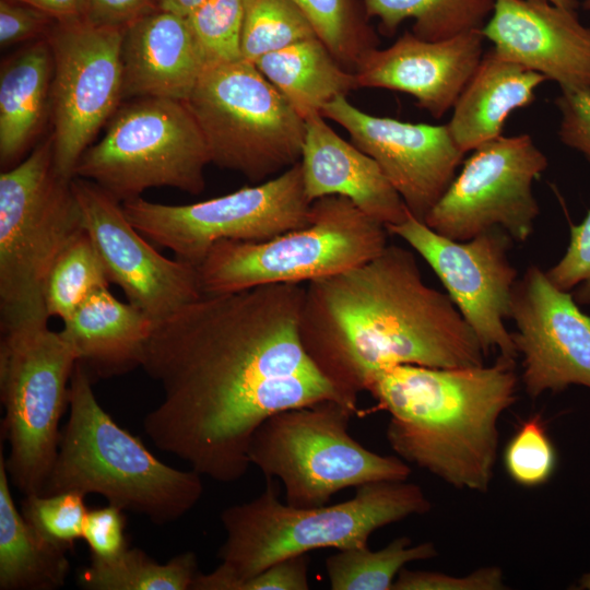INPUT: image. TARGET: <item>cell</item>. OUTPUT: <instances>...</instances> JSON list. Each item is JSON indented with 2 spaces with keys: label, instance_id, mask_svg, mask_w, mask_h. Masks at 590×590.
Wrapping results in <instances>:
<instances>
[{
  "label": "cell",
  "instance_id": "ba28073f",
  "mask_svg": "<svg viewBox=\"0 0 590 590\" xmlns=\"http://www.w3.org/2000/svg\"><path fill=\"white\" fill-rule=\"evenodd\" d=\"M356 413L332 399L278 412L255 432L250 464L266 479H278L294 507L324 506L347 487L406 481L411 468L404 460L370 451L351 436Z\"/></svg>",
  "mask_w": 590,
  "mask_h": 590
},
{
  "label": "cell",
  "instance_id": "8fae6325",
  "mask_svg": "<svg viewBox=\"0 0 590 590\" xmlns=\"http://www.w3.org/2000/svg\"><path fill=\"white\" fill-rule=\"evenodd\" d=\"M209 163L204 139L185 102L141 97L119 106L104 137L82 154L74 177L95 182L120 202L155 187L199 194Z\"/></svg>",
  "mask_w": 590,
  "mask_h": 590
},
{
  "label": "cell",
  "instance_id": "6da1fadb",
  "mask_svg": "<svg viewBox=\"0 0 590 590\" xmlns=\"http://www.w3.org/2000/svg\"><path fill=\"white\" fill-rule=\"evenodd\" d=\"M304 293L284 283L203 295L154 323L141 367L163 390L143 418L157 449L233 483L246 474L250 441L268 417L327 399L344 403L300 344Z\"/></svg>",
  "mask_w": 590,
  "mask_h": 590
},
{
  "label": "cell",
  "instance_id": "277c9868",
  "mask_svg": "<svg viewBox=\"0 0 590 590\" xmlns=\"http://www.w3.org/2000/svg\"><path fill=\"white\" fill-rule=\"evenodd\" d=\"M267 481L259 496L221 512L226 532L217 552L221 564L209 574L199 571L191 590H237L241 581L287 557L367 546L376 530L432 507L422 488L406 481L364 484L351 499L319 507L283 504L272 480Z\"/></svg>",
  "mask_w": 590,
  "mask_h": 590
},
{
  "label": "cell",
  "instance_id": "9a60e30c",
  "mask_svg": "<svg viewBox=\"0 0 590 590\" xmlns=\"http://www.w3.org/2000/svg\"><path fill=\"white\" fill-rule=\"evenodd\" d=\"M402 238L433 269L447 294L477 337L484 354L517 358L510 318L517 270L508 252L514 241L502 227H493L469 240L445 237L410 214L400 224L386 227Z\"/></svg>",
  "mask_w": 590,
  "mask_h": 590
},
{
  "label": "cell",
  "instance_id": "ab89813d",
  "mask_svg": "<svg viewBox=\"0 0 590 590\" xmlns=\"http://www.w3.org/2000/svg\"><path fill=\"white\" fill-rule=\"evenodd\" d=\"M56 22L32 5L15 0H0V45L4 48L43 38Z\"/></svg>",
  "mask_w": 590,
  "mask_h": 590
},
{
  "label": "cell",
  "instance_id": "5bb4252c",
  "mask_svg": "<svg viewBox=\"0 0 590 590\" xmlns=\"http://www.w3.org/2000/svg\"><path fill=\"white\" fill-rule=\"evenodd\" d=\"M472 152L424 223L455 240L502 227L524 243L540 212L532 186L547 167L546 156L526 133L500 135Z\"/></svg>",
  "mask_w": 590,
  "mask_h": 590
},
{
  "label": "cell",
  "instance_id": "8992f818",
  "mask_svg": "<svg viewBox=\"0 0 590 590\" xmlns=\"http://www.w3.org/2000/svg\"><path fill=\"white\" fill-rule=\"evenodd\" d=\"M83 231L71 180L54 165L52 135L1 172V328L50 318L46 280L59 255Z\"/></svg>",
  "mask_w": 590,
  "mask_h": 590
},
{
  "label": "cell",
  "instance_id": "74e56055",
  "mask_svg": "<svg viewBox=\"0 0 590 590\" xmlns=\"http://www.w3.org/2000/svg\"><path fill=\"white\" fill-rule=\"evenodd\" d=\"M506 589L499 567H482L465 576L437 571L410 570L403 567L392 590H503Z\"/></svg>",
  "mask_w": 590,
  "mask_h": 590
},
{
  "label": "cell",
  "instance_id": "f6af8a7d",
  "mask_svg": "<svg viewBox=\"0 0 590 590\" xmlns=\"http://www.w3.org/2000/svg\"><path fill=\"white\" fill-rule=\"evenodd\" d=\"M205 0H153L157 10L187 17Z\"/></svg>",
  "mask_w": 590,
  "mask_h": 590
},
{
  "label": "cell",
  "instance_id": "7402d4cb",
  "mask_svg": "<svg viewBox=\"0 0 590 590\" xmlns=\"http://www.w3.org/2000/svg\"><path fill=\"white\" fill-rule=\"evenodd\" d=\"M121 62L122 101L186 102L206 66L187 19L161 10L125 27Z\"/></svg>",
  "mask_w": 590,
  "mask_h": 590
},
{
  "label": "cell",
  "instance_id": "2e32d148",
  "mask_svg": "<svg viewBox=\"0 0 590 590\" xmlns=\"http://www.w3.org/2000/svg\"><path fill=\"white\" fill-rule=\"evenodd\" d=\"M83 226L108 280L158 322L203 296L196 266L164 257L126 216L121 202L95 182L73 177Z\"/></svg>",
  "mask_w": 590,
  "mask_h": 590
},
{
  "label": "cell",
  "instance_id": "60d3db41",
  "mask_svg": "<svg viewBox=\"0 0 590 590\" xmlns=\"http://www.w3.org/2000/svg\"><path fill=\"white\" fill-rule=\"evenodd\" d=\"M560 115V141L590 156V90L562 91L555 101Z\"/></svg>",
  "mask_w": 590,
  "mask_h": 590
},
{
  "label": "cell",
  "instance_id": "4316f807",
  "mask_svg": "<svg viewBox=\"0 0 590 590\" xmlns=\"http://www.w3.org/2000/svg\"><path fill=\"white\" fill-rule=\"evenodd\" d=\"M70 573L67 552L45 541L15 506L0 451V589L56 590Z\"/></svg>",
  "mask_w": 590,
  "mask_h": 590
},
{
  "label": "cell",
  "instance_id": "9c48e42d",
  "mask_svg": "<svg viewBox=\"0 0 590 590\" xmlns=\"http://www.w3.org/2000/svg\"><path fill=\"white\" fill-rule=\"evenodd\" d=\"M78 355L48 320L1 328V437L10 482L24 496L42 495L52 469L69 408L70 381Z\"/></svg>",
  "mask_w": 590,
  "mask_h": 590
},
{
  "label": "cell",
  "instance_id": "836d02e7",
  "mask_svg": "<svg viewBox=\"0 0 590 590\" xmlns=\"http://www.w3.org/2000/svg\"><path fill=\"white\" fill-rule=\"evenodd\" d=\"M81 492L24 496L21 512L27 523L48 543L68 552L82 539L88 511Z\"/></svg>",
  "mask_w": 590,
  "mask_h": 590
},
{
  "label": "cell",
  "instance_id": "e575fe53",
  "mask_svg": "<svg viewBox=\"0 0 590 590\" xmlns=\"http://www.w3.org/2000/svg\"><path fill=\"white\" fill-rule=\"evenodd\" d=\"M244 0H205L186 19L206 64L243 59Z\"/></svg>",
  "mask_w": 590,
  "mask_h": 590
},
{
  "label": "cell",
  "instance_id": "4dcf8cb0",
  "mask_svg": "<svg viewBox=\"0 0 590 590\" xmlns=\"http://www.w3.org/2000/svg\"><path fill=\"white\" fill-rule=\"evenodd\" d=\"M109 284L101 256L84 229L63 249L48 274L46 311L63 321L93 292Z\"/></svg>",
  "mask_w": 590,
  "mask_h": 590
},
{
  "label": "cell",
  "instance_id": "83f0119b",
  "mask_svg": "<svg viewBox=\"0 0 590 590\" xmlns=\"http://www.w3.org/2000/svg\"><path fill=\"white\" fill-rule=\"evenodd\" d=\"M198 573V558L191 551L161 564L144 551L128 547L108 560L91 558L78 580L88 590H191Z\"/></svg>",
  "mask_w": 590,
  "mask_h": 590
},
{
  "label": "cell",
  "instance_id": "bcb514c9",
  "mask_svg": "<svg viewBox=\"0 0 590 590\" xmlns=\"http://www.w3.org/2000/svg\"><path fill=\"white\" fill-rule=\"evenodd\" d=\"M554 3L559 7L576 9L578 7L577 0H543Z\"/></svg>",
  "mask_w": 590,
  "mask_h": 590
},
{
  "label": "cell",
  "instance_id": "7c38bea8",
  "mask_svg": "<svg viewBox=\"0 0 590 590\" xmlns=\"http://www.w3.org/2000/svg\"><path fill=\"white\" fill-rule=\"evenodd\" d=\"M121 205L146 239L197 267L217 241H260L307 225L311 202L298 162L272 179L196 203L137 197Z\"/></svg>",
  "mask_w": 590,
  "mask_h": 590
},
{
  "label": "cell",
  "instance_id": "d6a6232c",
  "mask_svg": "<svg viewBox=\"0 0 590 590\" xmlns=\"http://www.w3.org/2000/svg\"><path fill=\"white\" fill-rule=\"evenodd\" d=\"M317 37L346 70L354 73L362 58L377 48V37L354 11L351 0H293Z\"/></svg>",
  "mask_w": 590,
  "mask_h": 590
},
{
  "label": "cell",
  "instance_id": "30bf717a",
  "mask_svg": "<svg viewBox=\"0 0 590 590\" xmlns=\"http://www.w3.org/2000/svg\"><path fill=\"white\" fill-rule=\"evenodd\" d=\"M185 103L214 165L262 182L300 161L306 122L253 62L208 63Z\"/></svg>",
  "mask_w": 590,
  "mask_h": 590
},
{
  "label": "cell",
  "instance_id": "5b68a950",
  "mask_svg": "<svg viewBox=\"0 0 590 590\" xmlns=\"http://www.w3.org/2000/svg\"><path fill=\"white\" fill-rule=\"evenodd\" d=\"M68 409L42 495L98 494L108 504L158 526L180 519L200 500L201 474L165 464L118 425L98 403L92 378L80 362L71 377Z\"/></svg>",
  "mask_w": 590,
  "mask_h": 590
},
{
  "label": "cell",
  "instance_id": "d6986e66",
  "mask_svg": "<svg viewBox=\"0 0 590 590\" xmlns=\"http://www.w3.org/2000/svg\"><path fill=\"white\" fill-rule=\"evenodd\" d=\"M481 33L500 58L541 73L562 91L590 90V27L576 9L543 0H494Z\"/></svg>",
  "mask_w": 590,
  "mask_h": 590
},
{
  "label": "cell",
  "instance_id": "8d00e7d4",
  "mask_svg": "<svg viewBox=\"0 0 590 590\" xmlns=\"http://www.w3.org/2000/svg\"><path fill=\"white\" fill-rule=\"evenodd\" d=\"M545 274L562 291L577 287L574 296L577 304L590 305V210L580 224L570 226L565 255Z\"/></svg>",
  "mask_w": 590,
  "mask_h": 590
},
{
  "label": "cell",
  "instance_id": "ac0fdd59",
  "mask_svg": "<svg viewBox=\"0 0 590 590\" xmlns=\"http://www.w3.org/2000/svg\"><path fill=\"white\" fill-rule=\"evenodd\" d=\"M321 115L340 125L351 142L377 162L409 212L422 222L450 185L464 155L447 125L369 115L346 96L327 104Z\"/></svg>",
  "mask_w": 590,
  "mask_h": 590
},
{
  "label": "cell",
  "instance_id": "f1b7e54d",
  "mask_svg": "<svg viewBox=\"0 0 590 590\" xmlns=\"http://www.w3.org/2000/svg\"><path fill=\"white\" fill-rule=\"evenodd\" d=\"M363 1L366 15L378 19L385 34L392 35L403 21L413 19L412 33L426 40H440L481 30L494 4V0Z\"/></svg>",
  "mask_w": 590,
  "mask_h": 590
},
{
  "label": "cell",
  "instance_id": "7a4b0ae2",
  "mask_svg": "<svg viewBox=\"0 0 590 590\" xmlns=\"http://www.w3.org/2000/svg\"><path fill=\"white\" fill-rule=\"evenodd\" d=\"M300 344L341 400L397 365H484V351L448 294L428 286L415 255L387 245L374 259L305 286Z\"/></svg>",
  "mask_w": 590,
  "mask_h": 590
},
{
  "label": "cell",
  "instance_id": "d4e9b609",
  "mask_svg": "<svg viewBox=\"0 0 590 590\" xmlns=\"http://www.w3.org/2000/svg\"><path fill=\"white\" fill-rule=\"evenodd\" d=\"M54 62L45 37L32 42L1 63L0 163L4 170L40 132L50 109Z\"/></svg>",
  "mask_w": 590,
  "mask_h": 590
},
{
  "label": "cell",
  "instance_id": "484cf974",
  "mask_svg": "<svg viewBox=\"0 0 590 590\" xmlns=\"http://www.w3.org/2000/svg\"><path fill=\"white\" fill-rule=\"evenodd\" d=\"M255 64L304 120L358 88L355 74L318 37L267 54Z\"/></svg>",
  "mask_w": 590,
  "mask_h": 590
},
{
  "label": "cell",
  "instance_id": "1f68e13d",
  "mask_svg": "<svg viewBox=\"0 0 590 590\" xmlns=\"http://www.w3.org/2000/svg\"><path fill=\"white\" fill-rule=\"evenodd\" d=\"M314 37V28L293 0H244V60L255 63L267 54Z\"/></svg>",
  "mask_w": 590,
  "mask_h": 590
},
{
  "label": "cell",
  "instance_id": "ee69618b",
  "mask_svg": "<svg viewBox=\"0 0 590 590\" xmlns=\"http://www.w3.org/2000/svg\"><path fill=\"white\" fill-rule=\"evenodd\" d=\"M32 5L57 22L85 20L88 0H15Z\"/></svg>",
  "mask_w": 590,
  "mask_h": 590
},
{
  "label": "cell",
  "instance_id": "ffe728a7",
  "mask_svg": "<svg viewBox=\"0 0 590 590\" xmlns=\"http://www.w3.org/2000/svg\"><path fill=\"white\" fill-rule=\"evenodd\" d=\"M484 36L471 30L440 40L404 32L391 46L368 51L354 74L357 86L412 95L439 119L453 108L483 57Z\"/></svg>",
  "mask_w": 590,
  "mask_h": 590
},
{
  "label": "cell",
  "instance_id": "3957f363",
  "mask_svg": "<svg viewBox=\"0 0 590 590\" xmlns=\"http://www.w3.org/2000/svg\"><path fill=\"white\" fill-rule=\"evenodd\" d=\"M515 358L492 366L433 368L397 365L380 371L368 392L389 413L391 449L458 489L488 491L502 414L517 400Z\"/></svg>",
  "mask_w": 590,
  "mask_h": 590
},
{
  "label": "cell",
  "instance_id": "52a82bcc",
  "mask_svg": "<svg viewBox=\"0 0 590 590\" xmlns=\"http://www.w3.org/2000/svg\"><path fill=\"white\" fill-rule=\"evenodd\" d=\"M388 232L351 200L327 196L310 205L307 225L260 241L221 240L197 266L203 295L267 284H300L377 257Z\"/></svg>",
  "mask_w": 590,
  "mask_h": 590
},
{
  "label": "cell",
  "instance_id": "cb8c5ba5",
  "mask_svg": "<svg viewBox=\"0 0 590 590\" xmlns=\"http://www.w3.org/2000/svg\"><path fill=\"white\" fill-rule=\"evenodd\" d=\"M546 80L493 49L485 52L447 123L458 148L465 154L500 137L509 115L531 105L536 87Z\"/></svg>",
  "mask_w": 590,
  "mask_h": 590
},
{
  "label": "cell",
  "instance_id": "c3c4849f",
  "mask_svg": "<svg viewBox=\"0 0 590 590\" xmlns=\"http://www.w3.org/2000/svg\"><path fill=\"white\" fill-rule=\"evenodd\" d=\"M582 7H583V9H586V10H590V0H585V1L582 2Z\"/></svg>",
  "mask_w": 590,
  "mask_h": 590
},
{
  "label": "cell",
  "instance_id": "e0dca14e",
  "mask_svg": "<svg viewBox=\"0 0 590 590\" xmlns=\"http://www.w3.org/2000/svg\"><path fill=\"white\" fill-rule=\"evenodd\" d=\"M510 318L522 382L530 398L559 392L570 385L590 388V316L536 266L517 280Z\"/></svg>",
  "mask_w": 590,
  "mask_h": 590
},
{
  "label": "cell",
  "instance_id": "44dd1931",
  "mask_svg": "<svg viewBox=\"0 0 590 590\" xmlns=\"http://www.w3.org/2000/svg\"><path fill=\"white\" fill-rule=\"evenodd\" d=\"M300 165L307 199L341 196L385 227L411 214L377 162L341 138L321 114L305 120Z\"/></svg>",
  "mask_w": 590,
  "mask_h": 590
},
{
  "label": "cell",
  "instance_id": "f546056e",
  "mask_svg": "<svg viewBox=\"0 0 590 590\" xmlns=\"http://www.w3.org/2000/svg\"><path fill=\"white\" fill-rule=\"evenodd\" d=\"M437 556L433 542L411 545V539L400 536L378 551L367 546L339 550L326 559L331 590H392L399 571L408 563Z\"/></svg>",
  "mask_w": 590,
  "mask_h": 590
},
{
  "label": "cell",
  "instance_id": "7dc6e473",
  "mask_svg": "<svg viewBox=\"0 0 590 590\" xmlns=\"http://www.w3.org/2000/svg\"><path fill=\"white\" fill-rule=\"evenodd\" d=\"M580 588L590 590V573L583 575L580 579Z\"/></svg>",
  "mask_w": 590,
  "mask_h": 590
},
{
  "label": "cell",
  "instance_id": "4fadbf2b",
  "mask_svg": "<svg viewBox=\"0 0 590 590\" xmlns=\"http://www.w3.org/2000/svg\"><path fill=\"white\" fill-rule=\"evenodd\" d=\"M123 30L74 20L56 22L45 35L54 62V165L66 179L74 177L82 154L122 101Z\"/></svg>",
  "mask_w": 590,
  "mask_h": 590
},
{
  "label": "cell",
  "instance_id": "d590c367",
  "mask_svg": "<svg viewBox=\"0 0 590 590\" xmlns=\"http://www.w3.org/2000/svg\"><path fill=\"white\" fill-rule=\"evenodd\" d=\"M504 464L508 475L521 486H540L552 477L556 451L540 414L522 422L504 451Z\"/></svg>",
  "mask_w": 590,
  "mask_h": 590
},
{
  "label": "cell",
  "instance_id": "603a6c76",
  "mask_svg": "<svg viewBox=\"0 0 590 590\" xmlns=\"http://www.w3.org/2000/svg\"><path fill=\"white\" fill-rule=\"evenodd\" d=\"M60 330L91 378L141 367L154 321L139 307L117 299L109 287L93 292Z\"/></svg>",
  "mask_w": 590,
  "mask_h": 590
},
{
  "label": "cell",
  "instance_id": "b9f144b4",
  "mask_svg": "<svg viewBox=\"0 0 590 590\" xmlns=\"http://www.w3.org/2000/svg\"><path fill=\"white\" fill-rule=\"evenodd\" d=\"M309 562L307 554L287 557L241 581L237 590H308Z\"/></svg>",
  "mask_w": 590,
  "mask_h": 590
},
{
  "label": "cell",
  "instance_id": "7bdbcfd3",
  "mask_svg": "<svg viewBox=\"0 0 590 590\" xmlns=\"http://www.w3.org/2000/svg\"><path fill=\"white\" fill-rule=\"evenodd\" d=\"M154 10L153 0H88L85 20L96 26L125 28Z\"/></svg>",
  "mask_w": 590,
  "mask_h": 590
},
{
  "label": "cell",
  "instance_id": "f35d334b",
  "mask_svg": "<svg viewBox=\"0 0 590 590\" xmlns=\"http://www.w3.org/2000/svg\"><path fill=\"white\" fill-rule=\"evenodd\" d=\"M123 510L108 504L88 509L82 539L88 546L92 559L108 560L125 552L129 545L125 533Z\"/></svg>",
  "mask_w": 590,
  "mask_h": 590
}]
</instances>
